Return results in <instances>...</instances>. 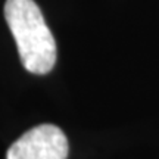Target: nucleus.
Segmentation results:
<instances>
[{"label":"nucleus","mask_w":159,"mask_h":159,"mask_svg":"<svg viewBox=\"0 0 159 159\" xmlns=\"http://www.w3.org/2000/svg\"><path fill=\"white\" fill-rule=\"evenodd\" d=\"M5 18L16 41L24 68L49 74L56 63V41L34 0H6Z\"/></svg>","instance_id":"f257e3e1"},{"label":"nucleus","mask_w":159,"mask_h":159,"mask_svg":"<svg viewBox=\"0 0 159 159\" xmlns=\"http://www.w3.org/2000/svg\"><path fill=\"white\" fill-rule=\"evenodd\" d=\"M68 139L53 124H40L24 133L7 149L6 159H66Z\"/></svg>","instance_id":"f03ea898"}]
</instances>
